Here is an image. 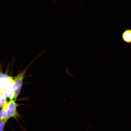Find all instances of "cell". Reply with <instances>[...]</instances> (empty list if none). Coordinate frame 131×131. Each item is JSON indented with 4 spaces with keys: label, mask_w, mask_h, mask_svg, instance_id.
<instances>
[{
    "label": "cell",
    "mask_w": 131,
    "mask_h": 131,
    "mask_svg": "<svg viewBox=\"0 0 131 131\" xmlns=\"http://www.w3.org/2000/svg\"><path fill=\"white\" fill-rule=\"evenodd\" d=\"M122 38L123 41L125 42L131 43V29L126 30L122 33Z\"/></svg>",
    "instance_id": "4"
},
{
    "label": "cell",
    "mask_w": 131,
    "mask_h": 131,
    "mask_svg": "<svg viewBox=\"0 0 131 131\" xmlns=\"http://www.w3.org/2000/svg\"><path fill=\"white\" fill-rule=\"evenodd\" d=\"M15 88V83L14 80H13L10 86L7 90L8 97L10 100L13 99L14 98Z\"/></svg>",
    "instance_id": "3"
},
{
    "label": "cell",
    "mask_w": 131,
    "mask_h": 131,
    "mask_svg": "<svg viewBox=\"0 0 131 131\" xmlns=\"http://www.w3.org/2000/svg\"><path fill=\"white\" fill-rule=\"evenodd\" d=\"M31 64L21 72L15 78L14 81L16 85L15 95L14 98V100L15 101L16 100L20 92L25 73L27 68L31 65Z\"/></svg>",
    "instance_id": "2"
},
{
    "label": "cell",
    "mask_w": 131,
    "mask_h": 131,
    "mask_svg": "<svg viewBox=\"0 0 131 131\" xmlns=\"http://www.w3.org/2000/svg\"><path fill=\"white\" fill-rule=\"evenodd\" d=\"M8 102H7L0 110V120L7 119V110Z\"/></svg>",
    "instance_id": "5"
},
{
    "label": "cell",
    "mask_w": 131,
    "mask_h": 131,
    "mask_svg": "<svg viewBox=\"0 0 131 131\" xmlns=\"http://www.w3.org/2000/svg\"><path fill=\"white\" fill-rule=\"evenodd\" d=\"M8 120L7 119L0 120V131H4L6 123Z\"/></svg>",
    "instance_id": "6"
},
{
    "label": "cell",
    "mask_w": 131,
    "mask_h": 131,
    "mask_svg": "<svg viewBox=\"0 0 131 131\" xmlns=\"http://www.w3.org/2000/svg\"><path fill=\"white\" fill-rule=\"evenodd\" d=\"M13 78L12 77L6 74H4L2 71H0V80L7 79H12Z\"/></svg>",
    "instance_id": "7"
},
{
    "label": "cell",
    "mask_w": 131,
    "mask_h": 131,
    "mask_svg": "<svg viewBox=\"0 0 131 131\" xmlns=\"http://www.w3.org/2000/svg\"><path fill=\"white\" fill-rule=\"evenodd\" d=\"M18 105L14 100H10L8 102L7 110V118L8 119L13 118L17 120L18 118L20 116L16 110Z\"/></svg>",
    "instance_id": "1"
},
{
    "label": "cell",
    "mask_w": 131,
    "mask_h": 131,
    "mask_svg": "<svg viewBox=\"0 0 131 131\" xmlns=\"http://www.w3.org/2000/svg\"><path fill=\"white\" fill-rule=\"evenodd\" d=\"M53 0V1H53V0Z\"/></svg>",
    "instance_id": "8"
}]
</instances>
